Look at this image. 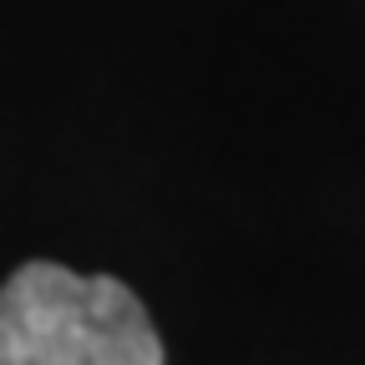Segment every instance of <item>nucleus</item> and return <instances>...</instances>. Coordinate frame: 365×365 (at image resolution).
I'll use <instances>...</instances> for the list:
<instances>
[{
    "instance_id": "f257e3e1",
    "label": "nucleus",
    "mask_w": 365,
    "mask_h": 365,
    "mask_svg": "<svg viewBox=\"0 0 365 365\" xmlns=\"http://www.w3.org/2000/svg\"><path fill=\"white\" fill-rule=\"evenodd\" d=\"M0 365H168L153 319L122 279L51 259L0 284Z\"/></svg>"
}]
</instances>
